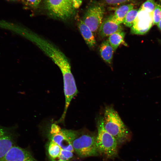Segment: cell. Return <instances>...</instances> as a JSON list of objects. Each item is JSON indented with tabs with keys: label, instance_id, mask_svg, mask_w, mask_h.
Segmentation results:
<instances>
[{
	"label": "cell",
	"instance_id": "1",
	"mask_svg": "<svg viewBox=\"0 0 161 161\" xmlns=\"http://www.w3.org/2000/svg\"><path fill=\"white\" fill-rule=\"evenodd\" d=\"M103 120L105 129L115 139L118 145L130 140L131 137L130 131L112 106L106 107Z\"/></svg>",
	"mask_w": 161,
	"mask_h": 161
},
{
	"label": "cell",
	"instance_id": "2",
	"mask_svg": "<svg viewBox=\"0 0 161 161\" xmlns=\"http://www.w3.org/2000/svg\"><path fill=\"white\" fill-rule=\"evenodd\" d=\"M83 0H44L48 14L55 19L66 21L72 18Z\"/></svg>",
	"mask_w": 161,
	"mask_h": 161
},
{
	"label": "cell",
	"instance_id": "3",
	"mask_svg": "<svg viewBox=\"0 0 161 161\" xmlns=\"http://www.w3.org/2000/svg\"><path fill=\"white\" fill-rule=\"evenodd\" d=\"M97 126V132L96 143L99 154L109 159L116 157L118 155L119 145L115 139L105 129L103 117L98 118Z\"/></svg>",
	"mask_w": 161,
	"mask_h": 161
},
{
	"label": "cell",
	"instance_id": "4",
	"mask_svg": "<svg viewBox=\"0 0 161 161\" xmlns=\"http://www.w3.org/2000/svg\"><path fill=\"white\" fill-rule=\"evenodd\" d=\"M96 135L87 130L78 131L72 145L74 151L80 157L85 158L99 155L96 143Z\"/></svg>",
	"mask_w": 161,
	"mask_h": 161
},
{
	"label": "cell",
	"instance_id": "5",
	"mask_svg": "<svg viewBox=\"0 0 161 161\" xmlns=\"http://www.w3.org/2000/svg\"><path fill=\"white\" fill-rule=\"evenodd\" d=\"M104 12L103 6L97 2L91 4L86 10L82 20L93 33L99 29L103 21Z\"/></svg>",
	"mask_w": 161,
	"mask_h": 161
},
{
	"label": "cell",
	"instance_id": "6",
	"mask_svg": "<svg viewBox=\"0 0 161 161\" xmlns=\"http://www.w3.org/2000/svg\"><path fill=\"white\" fill-rule=\"evenodd\" d=\"M153 13L139 9L131 27V33L142 35L148 32L153 24Z\"/></svg>",
	"mask_w": 161,
	"mask_h": 161
},
{
	"label": "cell",
	"instance_id": "7",
	"mask_svg": "<svg viewBox=\"0 0 161 161\" xmlns=\"http://www.w3.org/2000/svg\"><path fill=\"white\" fill-rule=\"evenodd\" d=\"M78 131L62 129L58 133L50 134V140L58 144L63 149L73 152L72 143L76 137Z\"/></svg>",
	"mask_w": 161,
	"mask_h": 161
},
{
	"label": "cell",
	"instance_id": "8",
	"mask_svg": "<svg viewBox=\"0 0 161 161\" xmlns=\"http://www.w3.org/2000/svg\"><path fill=\"white\" fill-rule=\"evenodd\" d=\"M0 161H38L27 150L13 146Z\"/></svg>",
	"mask_w": 161,
	"mask_h": 161
},
{
	"label": "cell",
	"instance_id": "9",
	"mask_svg": "<svg viewBox=\"0 0 161 161\" xmlns=\"http://www.w3.org/2000/svg\"><path fill=\"white\" fill-rule=\"evenodd\" d=\"M99 30L100 36L104 38L116 32L122 31L123 28L120 24L114 21L112 15H111L103 21Z\"/></svg>",
	"mask_w": 161,
	"mask_h": 161
},
{
	"label": "cell",
	"instance_id": "10",
	"mask_svg": "<svg viewBox=\"0 0 161 161\" xmlns=\"http://www.w3.org/2000/svg\"><path fill=\"white\" fill-rule=\"evenodd\" d=\"M78 26L81 34L86 44L90 47H94L96 44V41L93 33L91 30L82 20L79 21Z\"/></svg>",
	"mask_w": 161,
	"mask_h": 161
},
{
	"label": "cell",
	"instance_id": "11",
	"mask_svg": "<svg viewBox=\"0 0 161 161\" xmlns=\"http://www.w3.org/2000/svg\"><path fill=\"white\" fill-rule=\"evenodd\" d=\"M100 55L106 63L111 64L114 52L108 40L103 41L101 44L100 49Z\"/></svg>",
	"mask_w": 161,
	"mask_h": 161
},
{
	"label": "cell",
	"instance_id": "12",
	"mask_svg": "<svg viewBox=\"0 0 161 161\" xmlns=\"http://www.w3.org/2000/svg\"><path fill=\"white\" fill-rule=\"evenodd\" d=\"M134 5L132 4H129L123 5L115 11L112 15L114 21L118 24H120L123 23L128 13L133 9Z\"/></svg>",
	"mask_w": 161,
	"mask_h": 161
},
{
	"label": "cell",
	"instance_id": "13",
	"mask_svg": "<svg viewBox=\"0 0 161 161\" xmlns=\"http://www.w3.org/2000/svg\"><path fill=\"white\" fill-rule=\"evenodd\" d=\"M125 36V33L123 31L116 32L109 36L108 41L114 51L121 44L126 45L124 41Z\"/></svg>",
	"mask_w": 161,
	"mask_h": 161
},
{
	"label": "cell",
	"instance_id": "14",
	"mask_svg": "<svg viewBox=\"0 0 161 161\" xmlns=\"http://www.w3.org/2000/svg\"><path fill=\"white\" fill-rule=\"evenodd\" d=\"M61 149L56 143L50 140L48 148V153L50 159L55 160L58 158Z\"/></svg>",
	"mask_w": 161,
	"mask_h": 161
},
{
	"label": "cell",
	"instance_id": "15",
	"mask_svg": "<svg viewBox=\"0 0 161 161\" xmlns=\"http://www.w3.org/2000/svg\"><path fill=\"white\" fill-rule=\"evenodd\" d=\"M138 10L132 9L127 14L123 23L126 26L131 27L137 16Z\"/></svg>",
	"mask_w": 161,
	"mask_h": 161
},
{
	"label": "cell",
	"instance_id": "16",
	"mask_svg": "<svg viewBox=\"0 0 161 161\" xmlns=\"http://www.w3.org/2000/svg\"><path fill=\"white\" fill-rule=\"evenodd\" d=\"M153 13V24L157 25L161 19V5L156 3Z\"/></svg>",
	"mask_w": 161,
	"mask_h": 161
},
{
	"label": "cell",
	"instance_id": "17",
	"mask_svg": "<svg viewBox=\"0 0 161 161\" xmlns=\"http://www.w3.org/2000/svg\"><path fill=\"white\" fill-rule=\"evenodd\" d=\"M156 4L154 0H147L142 4L140 9L152 12L155 9Z\"/></svg>",
	"mask_w": 161,
	"mask_h": 161
},
{
	"label": "cell",
	"instance_id": "18",
	"mask_svg": "<svg viewBox=\"0 0 161 161\" xmlns=\"http://www.w3.org/2000/svg\"><path fill=\"white\" fill-rule=\"evenodd\" d=\"M73 152L61 149L59 157V160L69 161L73 157Z\"/></svg>",
	"mask_w": 161,
	"mask_h": 161
},
{
	"label": "cell",
	"instance_id": "19",
	"mask_svg": "<svg viewBox=\"0 0 161 161\" xmlns=\"http://www.w3.org/2000/svg\"><path fill=\"white\" fill-rule=\"evenodd\" d=\"M26 6L32 8H35L38 7L41 0H21Z\"/></svg>",
	"mask_w": 161,
	"mask_h": 161
},
{
	"label": "cell",
	"instance_id": "20",
	"mask_svg": "<svg viewBox=\"0 0 161 161\" xmlns=\"http://www.w3.org/2000/svg\"><path fill=\"white\" fill-rule=\"evenodd\" d=\"M107 4L110 5H119L128 2L132 0H103Z\"/></svg>",
	"mask_w": 161,
	"mask_h": 161
},
{
	"label": "cell",
	"instance_id": "21",
	"mask_svg": "<svg viewBox=\"0 0 161 161\" xmlns=\"http://www.w3.org/2000/svg\"><path fill=\"white\" fill-rule=\"evenodd\" d=\"M11 128L4 127L0 125V141L2 138L11 129Z\"/></svg>",
	"mask_w": 161,
	"mask_h": 161
},
{
	"label": "cell",
	"instance_id": "22",
	"mask_svg": "<svg viewBox=\"0 0 161 161\" xmlns=\"http://www.w3.org/2000/svg\"><path fill=\"white\" fill-rule=\"evenodd\" d=\"M157 26L160 30H161V19L160 20Z\"/></svg>",
	"mask_w": 161,
	"mask_h": 161
},
{
	"label": "cell",
	"instance_id": "23",
	"mask_svg": "<svg viewBox=\"0 0 161 161\" xmlns=\"http://www.w3.org/2000/svg\"><path fill=\"white\" fill-rule=\"evenodd\" d=\"M51 161H66L62 160H56L55 159H51Z\"/></svg>",
	"mask_w": 161,
	"mask_h": 161
},
{
	"label": "cell",
	"instance_id": "24",
	"mask_svg": "<svg viewBox=\"0 0 161 161\" xmlns=\"http://www.w3.org/2000/svg\"><path fill=\"white\" fill-rule=\"evenodd\" d=\"M9 0L11 1H15V0Z\"/></svg>",
	"mask_w": 161,
	"mask_h": 161
},
{
	"label": "cell",
	"instance_id": "25",
	"mask_svg": "<svg viewBox=\"0 0 161 161\" xmlns=\"http://www.w3.org/2000/svg\"><path fill=\"white\" fill-rule=\"evenodd\" d=\"M160 1L161 2V0H160Z\"/></svg>",
	"mask_w": 161,
	"mask_h": 161
}]
</instances>
